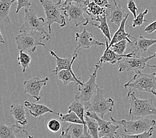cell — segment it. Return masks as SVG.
I'll return each mask as SVG.
<instances>
[{
	"label": "cell",
	"mask_w": 156,
	"mask_h": 138,
	"mask_svg": "<svg viewBox=\"0 0 156 138\" xmlns=\"http://www.w3.org/2000/svg\"><path fill=\"white\" fill-rule=\"evenodd\" d=\"M126 98L129 99L130 107L129 115L132 120L144 118L150 115H156V107L153 104V99H140L137 98L135 91L128 93Z\"/></svg>",
	"instance_id": "6da1fadb"
},
{
	"label": "cell",
	"mask_w": 156,
	"mask_h": 138,
	"mask_svg": "<svg viewBox=\"0 0 156 138\" xmlns=\"http://www.w3.org/2000/svg\"><path fill=\"white\" fill-rule=\"evenodd\" d=\"M128 93L135 90L151 92L156 90V73L151 74L136 72L133 77L124 84Z\"/></svg>",
	"instance_id": "7a4b0ae2"
},
{
	"label": "cell",
	"mask_w": 156,
	"mask_h": 138,
	"mask_svg": "<svg viewBox=\"0 0 156 138\" xmlns=\"http://www.w3.org/2000/svg\"><path fill=\"white\" fill-rule=\"evenodd\" d=\"M46 16V25L48 32L52 33V25L57 23L61 27L66 25L65 15L61 5L51 0H40Z\"/></svg>",
	"instance_id": "3957f363"
},
{
	"label": "cell",
	"mask_w": 156,
	"mask_h": 138,
	"mask_svg": "<svg viewBox=\"0 0 156 138\" xmlns=\"http://www.w3.org/2000/svg\"><path fill=\"white\" fill-rule=\"evenodd\" d=\"M43 40H47L46 36L39 32H23L15 37L17 47L20 51L35 53L39 46L46 47Z\"/></svg>",
	"instance_id": "277c9868"
},
{
	"label": "cell",
	"mask_w": 156,
	"mask_h": 138,
	"mask_svg": "<svg viewBox=\"0 0 156 138\" xmlns=\"http://www.w3.org/2000/svg\"><path fill=\"white\" fill-rule=\"evenodd\" d=\"M46 21L41 17H38L35 10L25 9L24 22L20 29V33L39 32L46 36L47 41L51 39L50 33L45 30Z\"/></svg>",
	"instance_id": "5b68a950"
},
{
	"label": "cell",
	"mask_w": 156,
	"mask_h": 138,
	"mask_svg": "<svg viewBox=\"0 0 156 138\" xmlns=\"http://www.w3.org/2000/svg\"><path fill=\"white\" fill-rule=\"evenodd\" d=\"M114 105V100L111 98H106L103 90L98 87L97 92L86 107V110L93 111L97 114L100 117L105 118L108 113L112 112Z\"/></svg>",
	"instance_id": "8992f818"
},
{
	"label": "cell",
	"mask_w": 156,
	"mask_h": 138,
	"mask_svg": "<svg viewBox=\"0 0 156 138\" xmlns=\"http://www.w3.org/2000/svg\"><path fill=\"white\" fill-rule=\"evenodd\" d=\"M110 120L114 124L120 125L127 134H137L147 132L156 125V120L150 118H140L137 120H117L110 117Z\"/></svg>",
	"instance_id": "52a82bcc"
},
{
	"label": "cell",
	"mask_w": 156,
	"mask_h": 138,
	"mask_svg": "<svg viewBox=\"0 0 156 138\" xmlns=\"http://www.w3.org/2000/svg\"><path fill=\"white\" fill-rule=\"evenodd\" d=\"M100 69V66L96 64L94 72L89 76L88 81L83 83V84L79 85V90L75 96V98L83 102L85 107L88 105L92 98L97 92L98 85L96 84V78H97L98 70Z\"/></svg>",
	"instance_id": "ba28073f"
},
{
	"label": "cell",
	"mask_w": 156,
	"mask_h": 138,
	"mask_svg": "<svg viewBox=\"0 0 156 138\" xmlns=\"http://www.w3.org/2000/svg\"><path fill=\"white\" fill-rule=\"evenodd\" d=\"M155 58H156V52L147 57H140L134 54L132 57H125L118 62V71L120 73L141 71L147 66L148 61Z\"/></svg>",
	"instance_id": "9c48e42d"
},
{
	"label": "cell",
	"mask_w": 156,
	"mask_h": 138,
	"mask_svg": "<svg viewBox=\"0 0 156 138\" xmlns=\"http://www.w3.org/2000/svg\"><path fill=\"white\" fill-rule=\"evenodd\" d=\"M61 7L65 16L68 17L70 23H73L75 27L80 25L87 26L89 23V20L84 17V4L72 3L68 5H61Z\"/></svg>",
	"instance_id": "30bf717a"
},
{
	"label": "cell",
	"mask_w": 156,
	"mask_h": 138,
	"mask_svg": "<svg viewBox=\"0 0 156 138\" xmlns=\"http://www.w3.org/2000/svg\"><path fill=\"white\" fill-rule=\"evenodd\" d=\"M49 81V77L40 78L38 76H34L29 80H25L23 82L24 92L31 96L37 102H39L41 99L40 92Z\"/></svg>",
	"instance_id": "8fae6325"
},
{
	"label": "cell",
	"mask_w": 156,
	"mask_h": 138,
	"mask_svg": "<svg viewBox=\"0 0 156 138\" xmlns=\"http://www.w3.org/2000/svg\"><path fill=\"white\" fill-rule=\"evenodd\" d=\"M86 115L94 118L98 122L99 125V137L108 136L109 138H114V136L117 133V130L120 125L114 124V123L112 121L105 120L104 118L100 117L97 114L93 111L86 110Z\"/></svg>",
	"instance_id": "7c38bea8"
},
{
	"label": "cell",
	"mask_w": 156,
	"mask_h": 138,
	"mask_svg": "<svg viewBox=\"0 0 156 138\" xmlns=\"http://www.w3.org/2000/svg\"><path fill=\"white\" fill-rule=\"evenodd\" d=\"M75 41L77 47L74 51H77L79 49H88L95 46H105L106 43H102L96 40L94 35L92 33L88 31L86 29L80 33H76Z\"/></svg>",
	"instance_id": "4fadbf2b"
},
{
	"label": "cell",
	"mask_w": 156,
	"mask_h": 138,
	"mask_svg": "<svg viewBox=\"0 0 156 138\" xmlns=\"http://www.w3.org/2000/svg\"><path fill=\"white\" fill-rule=\"evenodd\" d=\"M84 10L88 16H90L91 20L95 22H98L105 15L109 16L110 13V9L100 7L92 0H87L84 3Z\"/></svg>",
	"instance_id": "5bb4252c"
},
{
	"label": "cell",
	"mask_w": 156,
	"mask_h": 138,
	"mask_svg": "<svg viewBox=\"0 0 156 138\" xmlns=\"http://www.w3.org/2000/svg\"><path fill=\"white\" fill-rule=\"evenodd\" d=\"M49 53L51 56L55 58L56 60V67L55 69L53 70V73L56 74L57 73H58L61 70H69L70 71H71L74 74H75V72H74L73 66L75 64V62L76 61V58L78 57V53L77 51H74V54L71 58H61L58 56L56 52L53 50H51Z\"/></svg>",
	"instance_id": "9a60e30c"
},
{
	"label": "cell",
	"mask_w": 156,
	"mask_h": 138,
	"mask_svg": "<svg viewBox=\"0 0 156 138\" xmlns=\"http://www.w3.org/2000/svg\"><path fill=\"white\" fill-rule=\"evenodd\" d=\"M135 53L131 52L129 53L124 54V55H118L116 53H115L114 51L111 49L107 45H106V48L102 55L100 57L98 61L96 64L98 65L100 68H102V65L103 63L108 62L110 64L115 65L116 63H118L119 61H120L125 57H130L134 55Z\"/></svg>",
	"instance_id": "2e32d148"
},
{
	"label": "cell",
	"mask_w": 156,
	"mask_h": 138,
	"mask_svg": "<svg viewBox=\"0 0 156 138\" xmlns=\"http://www.w3.org/2000/svg\"><path fill=\"white\" fill-rule=\"evenodd\" d=\"M128 17H129V14H128L127 16H126V17L124 19L123 21H122L120 25L118 27V30L115 32L114 35L112 37V40H111V41L110 43L108 42L106 38H105L106 45H107L108 47H110L113 44L120 41L124 40V39L127 40L129 44L132 43V39L133 40L136 37L126 32V29H125L126 22H127Z\"/></svg>",
	"instance_id": "e0dca14e"
},
{
	"label": "cell",
	"mask_w": 156,
	"mask_h": 138,
	"mask_svg": "<svg viewBox=\"0 0 156 138\" xmlns=\"http://www.w3.org/2000/svg\"><path fill=\"white\" fill-rule=\"evenodd\" d=\"M156 44V39H147L143 35L136 37L130 44L131 51L136 55L148 51L149 48Z\"/></svg>",
	"instance_id": "ac0fdd59"
},
{
	"label": "cell",
	"mask_w": 156,
	"mask_h": 138,
	"mask_svg": "<svg viewBox=\"0 0 156 138\" xmlns=\"http://www.w3.org/2000/svg\"><path fill=\"white\" fill-rule=\"evenodd\" d=\"M24 106L28 109L29 114L35 118H39L47 113H51L56 115L58 114V112H56L45 105L37 103H31L28 100H26L24 102Z\"/></svg>",
	"instance_id": "d6986e66"
},
{
	"label": "cell",
	"mask_w": 156,
	"mask_h": 138,
	"mask_svg": "<svg viewBox=\"0 0 156 138\" xmlns=\"http://www.w3.org/2000/svg\"><path fill=\"white\" fill-rule=\"evenodd\" d=\"M20 132H23L27 134L28 138H33L26 130L25 128L17 124L12 126H7L3 123H1L0 126V138H16V134Z\"/></svg>",
	"instance_id": "ffe728a7"
},
{
	"label": "cell",
	"mask_w": 156,
	"mask_h": 138,
	"mask_svg": "<svg viewBox=\"0 0 156 138\" xmlns=\"http://www.w3.org/2000/svg\"><path fill=\"white\" fill-rule=\"evenodd\" d=\"M9 114L13 115L17 125L24 127L28 124V120L26 118L25 106L19 104H12L10 106Z\"/></svg>",
	"instance_id": "44dd1931"
},
{
	"label": "cell",
	"mask_w": 156,
	"mask_h": 138,
	"mask_svg": "<svg viewBox=\"0 0 156 138\" xmlns=\"http://www.w3.org/2000/svg\"><path fill=\"white\" fill-rule=\"evenodd\" d=\"M114 3V8H112V6L110 9V21L111 23L116 24L117 26H120L122 21H123L124 19L126 17V16L128 13L126 12L125 9L123 7H120L118 5L116 0H113Z\"/></svg>",
	"instance_id": "7402d4cb"
},
{
	"label": "cell",
	"mask_w": 156,
	"mask_h": 138,
	"mask_svg": "<svg viewBox=\"0 0 156 138\" xmlns=\"http://www.w3.org/2000/svg\"><path fill=\"white\" fill-rule=\"evenodd\" d=\"M55 75L65 85H68L70 83H76L78 85H82L84 83L81 81L80 78L76 76V74H74L69 70H61Z\"/></svg>",
	"instance_id": "603a6c76"
},
{
	"label": "cell",
	"mask_w": 156,
	"mask_h": 138,
	"mask_svg": "<svg viewBox=\"0 0 156 138\" xmlns=\"http://www.w3.org/2000/svg\"><path fill=\"white\" fill-rule=\"evenodd\" d=\"M13 0H0V21L2 23L9 24L13 27L9 18L10 8Z\"/></svg>",
	"instance_id": "cb8c5ba5"
},
{
	"label": "cell",
	"mask_w": 156,
	"mask_h": 138,
	"mask_svg": "<svg viewBox=\"0 0 156 138\" xmlns=\"http://www.w3.org/2000/svg\"><path fill=\"white\" fill-rule=\"evenodd\" d=\"M70 126L71 138H92L87 126L79 124H73Z\"/></svg>",
	"instance_id": "d4e9b609"
},
{
	"label": "cell",
	"mask_w": 156,
	"mask_h": 138,
	"mask_svg": "<svg viewBox=\"0 0 156 138\" xmlns=\"http://www.w3.org/2000/svg\"><path fill=\"white\" fill-rule=\"evenodd\" d=\"M69 111H73L75 112L80 120L84 122L85 125H87L85 121V115H86V107L83 102L76 98H74L71 104L69 106Z\"/></svg>",
	"instance_id": "484cf974"
},
{
	"label": "cell",
	"mask_w": 156,
	"mask_h": 138,
	"mask_svg": "<svg viewBox=\"0 0 156 138\" xmlns=\"http://www.w3.org/2000/svg\"><path fill=\"white\" fill-rule=\"evenodd\" d=\"M108 17V15H105V16H103L100 19L99 22V24H96V23H92V25L96 27H98L100 31H102V33L105 35V38H106L108 40L110 41V42L112 40V38H111V33H110V29L109 27V25L107 21V17Z\"/></svg>",
	"instance_id": "4316f807"
},
{
	"label": "cell",
	"mask_w": 156,
	"mask_h": 138,
	"mask_svg": "<svg viewBox=\"0 0 156 138\" xmlns=\"http://www.w3.org/2000/svg\"><path fill=\"white\" fill-rule=\"evenodd\" d=\"M85 121L87 126L92 138L99 137V125L98 122L94 118L85 115Z\"/></svg>",
	"instance_id": "83f0119b"
},
{
	"label": "cell",
	"mask_w": 156,
	"mask_h": 138,
	"mask_svg": "<svg viewBox=\"0 0 156 138\" xmlns=\"http://www.w3.org/2000/svg\"><path fill=\"white\" fill-rule=\"evenodd\" d=\"M58 115L61 122H69L71 123V124H79L85 125L84 122L80 120V118L73 111H68L67 114L58 113Z\"/></svg>",
	"instance_id": "f1b7e54d"
},
{
	"label": "cell",
	"mask_w": 156,
	"mask_h": 138,
	"mask_svg": "<svg viewBox=\"0 0 156 138\" xmlns=\"http://www.w3.org/2000/svg\"><path fill=\"white\" fill-rule=\"evenodd\" d=\"M18 65L21 66L23 69V73H25L31 62V57L28 54L27 52L23 51H20L19 56L17 58Z\"/></svg>",
	"instance_id": "f546056e"
},
{
	"label": "cell",
	"mask_w": 156,
	"mask_h": 138,
	"mask_svg": "<svg viewBox=\"0 0 156 138\" xmlns=\"http://www.w3.org/2000/svg\"><path fill=\"white\" fill-rule=\"evenodd\" d=\"M128 43H129L128 41L126 39H124L120 41L113 44L109 48H110L111 49L115 52V53H116L118 55H124L125 54V51L126 50Z\"/></svg>",
	"instance_id": "4dcf8cb0"
},
{
	"label": "cell",
	"mask_w": 156,
	"mask_h": 138,
	"mask_svg": "<svg viewBox=\"0 0 156 138\" xmlns=\"http://www.w3.org/2000/svg\"><path fill=\"white\" fill-rule=\"evenodd\" d=\"M155 130V128H151L147 132H145L142 133L137 134H118V136H120L122 138H150L153 136V133Z\"/></svg>",
	"instance_id": "1f68e13d"
},
{
	"label": "cell",
	"mask_w": 156,
	"mask_h": 138,
	"mask_svg": "<svg viewBox=\"0 0 156 138\" xmlns=\"http://www.w3.org/2000/svg\"><path fill=\"white\" fill-rule=\"evenodd\" d=\"M149 12V10L147 9H145L144 12L140 13L136 17L134 18V19L133 20V23H132V27L136 28L137 27H140L142 26L145 22H146L147 20L145 19V16Z\"/></svg>",
	"instance_id": "d6a6232c"
},
{
	"label": "cell",
	"mask_w": 156,
	"mask_h": 138,
	"mask_svg": "<svg viewBox=\"0 0 156 138\" xmlns=\"http://www.w3.org/2000/svg\"><path fill=\"white\" fill-rule=\"evenodd\" d=\"M47 126L48 129L52 133H57L61 128L60 121L56 120V119H52L48 122Z\"/></svg>",
	"instance_id": "836d02e7"
},
{
	"label": "cell",
	"mask_w": 156,
	"mask_h": 138,
	"mask_svg": "<svg viewBox=\"0 0 156 138\" xmlns=\"http://www.w3.org/2000/svg\"><path fill=\"white\" fill-rule=\"evenodd\" d=\"M16 1H17L16 13H19L22 8L29 9L32 4V0H13V2Z\"/></svg>",
	"instance_id": "e575fe53"
},
{
	"label": "cell",
	"mask_w": 156,
	"mask_h": 138,
	"mask_svg": "<svg viewBox=\"0 0 156 138\" xmlns=\"http://www.w3.org/2000/svg\"><path fill=\"white\" fill-rule=\"evenodd\" d=\"M127 7L129 12L132 13L134 18L136 17L137 16V11H138V8H137L136 2L133 0H128L127 3Z\"/></svg>",
	"instance_id": "d590c367"
},
{
	"label": "cell",
	"mask_w": 156,
	"mask_h": 138,
	"mask_svg": "<svg viewBox=\"0 0 156 138\" xmlns=\"http://www.w3.org/2000/svg\"><path fill=\"white\" fill-rule=\"evenodd\" d=\"M86 2V0H58L57 2L58 4L61 5L62 6L68 5L72 3H80V4H84Z\"/></svg>",
	"instance_id": "8d00e7d4"
},
{
	"label": "cell",
	"mask_w": 156,
	"mask_h": 138,
	"mask_svg": "<svg viewBox=\"0 0 156 138\" xmlns=\"http://www.w3.org/2000/svg\"><path fill=\"white\" fill-rule=\"evenodd\" d=\"M144 31L147 33V34H151L156 31V20L151 22L149 25H147L146 27L144 28Z\"/></svg>",
	"instance_id": "74e56055"
},
{
	"label": "cell",
	"mask_w": 156,
	"mask_h": 138,
	"mask_svg": "<svg viewBox=\"0 0 156 138\" xmlns=\"http://www.w3.org/2000/svg\"><path fill=\"white\" fill-rule=\"evenodd\" d=\"M92 1L102 7L108 9H111L112 7V5L109 3L108 0H92Z\"/></svg>",
	"instance_id": "f35d334b"
},
{
	"label": "cell",
	"mask_w": 156,
	"mask_h": 138,
	"mask_svg": "<svg viewBox=\"0 0 156 138\" xmlns=\"http://www.w3.org/2000/svg\"><path fill=\"white\" fill-rule=\"evenodd\" d=\"M70 127L71 126H69L68 128L65 129L63 128L61 131V133L59 136V138H71V133H70Z\"/></svg>",
	"instance_id": "ab89813d"
},
{
	"label": "cell",
	"mask_w": 156,
	"mask_h": 138,
	"mask_svg": "<svg viewBox=\"0 0 156 138\" xmlns=\"http://www.w3.org/2000/svg\"><path fill=\"white\" fill-rule=\"evenodd\" d=\"M0 35H1V38H0V43H2L3 44L5 43V41L4 40V39H3V37L2 35V31H0Z\"/></svg>",
	"instance_id": "60d3db41"
},
{
	"label": "cell",
	"mask_w": 156,
	"mask_h": 138,
	"mask_svg": "<svg viewBox=\"0 0 156 138\" xmlns=\"http://www.w3.org/2000/svg\"><path fill=\"white\" fill-rule=\"evenodd\" d=\"M147 67H150V68L154 69H155L156 70V65H148L147 64Z\"/></svg>",
	"instance_id": "b9f144b4"
},
{
	"label": "cell",
	"mask_w": 156,
	"mask_h": 138,
	"mask_svg": "<svg viewBox=\"0 0 156 138\" xmlns=\"http://www.w3.org/2000/svg\"><path fill=\"white\" fill-rule=\"evenodd\" d=\"M151 93V94H153V95H154V96H155L156 97V91H155V90H152Z\"/></svg>",
	"instance_id": "7bdbcfd3"
},
{
	"label": "cell",
	"mask_w": 156,
	"mask_h": 138,
	"mask_svg": "<svg viewBox=\"0 0 156 138\" xmlns=\"http://www.w3.org/2000/svg\"><path fill=\"white\" fill-rule=\"evenodd\" d=\"M98 138H109L108 136H102V137H99Z\"/></svg>",
	"instance_id": "ee69618b"
},
{
	"label": "cell",
	"mask_w": 156,
	"mask_h": 138,
	"mask_svg": "<svg viewBox=\"0 0 156 138\" xmlns=\"http://www.w3.org/2000/svg\"><path fill=\"white\" fill-rule=\"evenodd\" d=\"M118 138H122V137H121L120 136H118Z\"/></svg>",
	"instance_id": "f6af8a7d"
},
{
	"label": "cell",
	"mask_w": 156,
	"mask_h": 138,
	"mask_svg": "<svg viewBox=\"0 0 156 138\" xmlns=\"http://www.w3.org/2000/svg\"><path fill=\"white\" fill-rule=\"evenodd\" d=\"M86 1H87V0H86Z\"/></svg>",
	"instance_id": "bcb514c9"
}]
</instances>
